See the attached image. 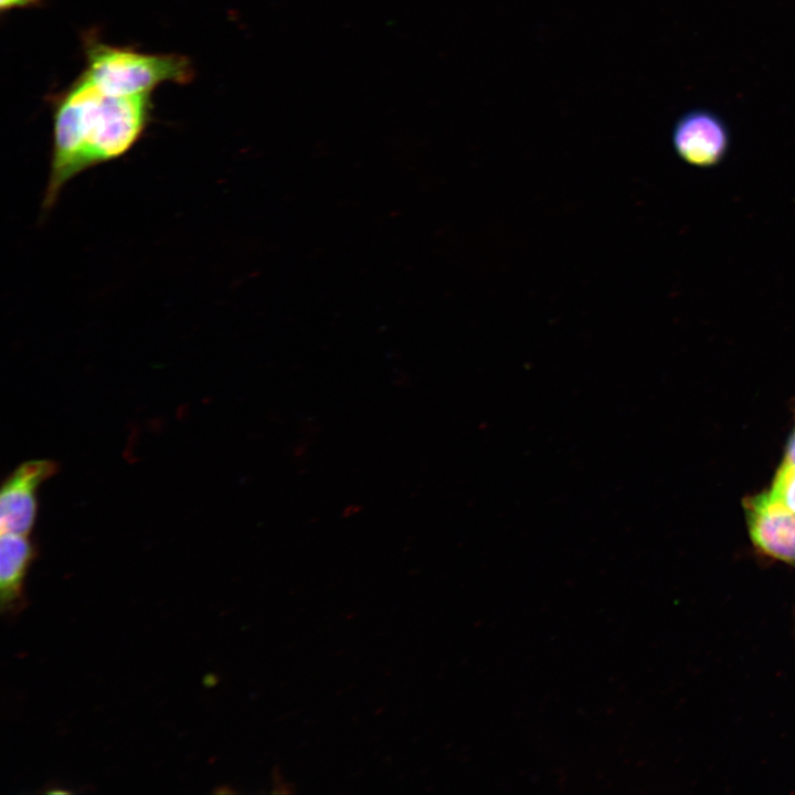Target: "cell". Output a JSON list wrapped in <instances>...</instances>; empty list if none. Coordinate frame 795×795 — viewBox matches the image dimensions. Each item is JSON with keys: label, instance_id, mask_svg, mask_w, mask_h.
<instances>
[{"label": "cell", "instance_id": "cell-8", "mask_svg": "<svg viewBox=\"0 0 795 795\" xmlns=\"http://www.w3.org/2000/svg\"><path fill=\"white\" fill-rule=\"evenodd\" d=\"M41 0H0L2 11L36 6Z\"/></svg>", "mask_w": 795, "mask_h": 795}, {"label": "cell", "instance_id": "cell-6", "mask_svg": "<svg viewBox=\"0 0 795 795\" xmlns=\"http://www.w3.org/2000/svg\"><path fill=\"white\" fill-rule=\"evenodd\" d=\"M34 556V548L24 534L1 532L0 592L3 608H10L20 598L26 569Z\"/></svg>", "mask_w": 795, "mask_h": 795}, {"label": "cell", "instance_id": "cell-7", "mask_svg": "<svg viewBox=\"0 0 795 795\" xmlns=\"http://www.w3.org/2000/svg\"><path fill=\"white\" fill-rule=\"evenodd\" d=\"M768 492L772 498L795 512V465H781Z\"/></svg>", "mask_w": 795, "mask_h": 795}, {"label": "cell", "instance_id": "cell-5", "mask_svg": "<svg viewBox=\"0 0 795 795\" xmlns=\"http://www.w3.org/2000/svg\"><path fill=\"white\" fill-rule=\"evenodd\" d=\"M749 533L763 554L795 566V512L772 498L770 492L745 501Z\"/></svg>", "mask_w": 795, "mask_h": 795}, {"label": "cell", "instance_id": "cell-2", "mask_svg": "<svg viewBox=\"0 0 795 795\" xmlns=\"http://www.w3.org/2000/svg\"><path fill=\"white\" fill-rule=\"evenodd\" d=\"M84 52L86 66L82 74L110 96L151 94L162 83L187 84L194 76L191 62L179 54L142 53L94 36L86 38Z\"/></svg>", "mask_w": 795, "mask_h": 795}, {"label": "cell", "instance_id": "cell-1", "mask_svg": "<svg viewBox=\"0 0 795 795\" xmlns=\"http://www.w3.org/2000/svg\"><path fill=\"white\" fill-rule=\"evenodd\" d=\"M151 94L110 96L83 74L53 102L50 169L43 210L81 173L126 156L151 117Z\"/></svg>", "mask_w": 795, "mask_h": 795}, {"label": "cell", "instance_id": "cell-4", "mask_svg": "<svg viewBox=\"0 0 795 795\" xmlns=\"http://www.w3.org/2000/svg\"><path fill=\"white\" fill-rule=\"evenodd\" d=\"M57 468L50 459H32L12 471L0 494L1 532L26 536L32 530L38 511L36 490Z\"/></svg>", "mask_w": 795, "mask_h": 795}, {"label": "cell", "instance_id": "cell-3", "mask_svg": "<svg viewBox=\"0 0 795 795\" xmlns=\"http://www.w3.org/2000/svg\"><path fill=\"white\" fill-rule=\"evenodd\" d=\"M672 147L690 166L711 168L723 161L730 148V130L725 121L708 108H692L675 123Z\"/></svg>", "mask_w": 795, "mask_h": 795}, {"label": "cell", "instance_id": "cell-9", "mask_svg": "<svg viewBox=\"0 0 795 795\" xmlns=\"http://www.w3.org/2000/svg\"><path fill=\"white\" fill-rule=\"evenodd\" d=\"M783 463L795 465V430L788 441Z\"/></svg>", "mask_w": 795, "mask_h": 795}]
</instances>
